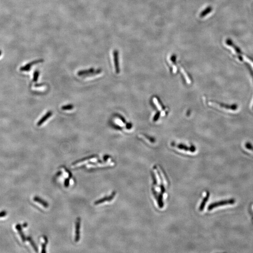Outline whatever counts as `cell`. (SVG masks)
Wrapping results in <instances>:
<instances>
[{"mask_svg":"<svg viewBox=\"0 0 253 253\" xmlns=\"http://www.w3.org/2000/svg\"><path fill=\"white\" fill-rule=\"evenodd\" d=\"M208 104L213 107L225 111H235L238 109V106L235 104L227 105L214 101H209Z\"/></svg>","mask_w":253,"mask_h":253,"instance_id":"obj_1","label":"cell"},{"mask_svg":"<svg viewBox=\"0 0 253 253\" xmlns=\"http://www.w3.org/2000/svg\"><path fill=\"white\" fill-rule=\"evenodd\" d=\"M235 200L234 199H230L229 200H224L222 201L214 202V203L209 205L208 210L210 211V210H212L213 209L218 207L225 206L226 205H232V204H235Z\"/></svg>","mask_w":253,"mask_h":253,"instance_id":"obj_2","label":"cell"},{"mask_svg":"<svg viewBox=\"0 0 253 253\" xmlns=\"http://www.w3.org/2000/svg\"><path fill=\"white\" fill-rule=\"evenodd\" d=\"M101 70L100 69H98L97 71H95L94 69H91L88 70H81L78 72V75H95L96 74H99L100 73Z\"/></svg>","mask_w":253,"mask_h":253,"instance_id":"obj_3","label":"cell"},{"mask_svg":"<svg viewBox=\"0 0 253 253\" xmlns=\"http://www.w3.org/2000/svg\"><path fill=\"white\" fill-rule=\"evenodd\" d=\"M116 192L115 191L112 193L111 195L109 196H105V197L103 198L100 199L99 200H97V201L94 202L95 205H98L99 204H102L103 202H105L107 201H110L111 200L114 198V196H115Z\"/></svg>","mask_w":253,"mask_h":253,"instance_id":"obj_4","label":"cell"},{"mask_svg":"<svg viewBox=\"0 0 253 253\" xmlns=\"http://www.w3.org/2000/svg\"><path fill=\"white\" fill-rule=\"evenodd\" d=\"M81 219L77 218L75 223V242H78L80 240V227Z\"/></svg>","mask_w":253,"mask_h":253,"instance_id":"obj_5","label":"cell"},{"mask_svg":"<svg viewBox=\"0 0 253 253\" xmlns=\"http://www.w3.org/2000/svg\"><path fill=\"white\" fill-rule=\"evenodd\" d=\"M43 61V60L41 59V60H37V61H32V62H30L29 63L26 64L25 66L21 67L20 68V70H21V71H29V70H30V68L31 67V66H33V65L35 64L38 63H39V62H42Z\"/></svg>","mask_w":253,"mask_h":253,"instance_id":"obj_6","label":"cell"},{"mask_svg":"<svg viewBox=\"0 0 253 253\" xmlns=\"http://www.w3.org/2000/svg\"><path fill=\"white\" fill-rule=\"evenodd\" d=\"M118 52L117 50L114 51L113 52V57H114V64L116 72L119 74V57H118Z\"/></svg>","mask_w":253,"mask_h":253,"instance_id":"obj_7","label":"cell"},{"mask_svg":"<svg viewBox=\"0 0 253 253\" xmlns=\"http://www.w3.org/2000/svg\"><path fill=\"white\" fill-rule=\"evenodd\" d=\"M52 114H53V113H52V112H51V111H49V112H47V113L43 117H42L41 119L38 121V123H37V125H38V126H41L42 124L44 123L45 122V121H47V119H48V118H49L50 117H51V116L52 115Z\"/></svg>","mask_w":253,"mask_h":253,"instance_id":"obj_8","label":"cell"},{"mask_svg":"<svg viewBox=\"0 0 253 253\" xmlns=\"http://www.w3.org/2000/svg\"><path fill=\"white\" fill-rule=\"evenodd\" d=\"M209 197H210V193L209 192H207L206 196L202 200V202L201 204L200 207H199V210L200 211H202L204 210V208L205 207V204H206V203L208 201Z\"/></svg>","mask_w":253,"mask_h":253,"instance_id":"obj_9","label":"cell"},{"mask_svg":"<svg viewBox=\"0 0 253 253\" xmlns=\"http://www.w3.org/2000/svg\"><path fill=\"white\" fill-rule=\"evenodd\" d=\"M33 200L34 201L36 202H38V203L41 204L42 205H43V206L45 207V208H47L48 206H49L47 202L44 201V200H42V199L40 198L39 197H38V196H35V197H34Z\"/></svg>","mask_w":253,"mask_h":253,"instance_id":"obj_10","label":"cell"},{"mask_svg":"<svg viewBox=\"0 0 253 253\" xmlns=\"http://www.w3.org/2000/svg\"><path fill=\"white\" fill-rule=\"evenodd\" d=\"M212 11V7L209 6L208 7H207L200 14V17H204L206 16L207 15L209 14V13H210Z\"/></svg>","mask_w":253,"mask_h":253,"instance_id":"obj_11","label":"cell"},{"mask_svg":"<svg viewBox=\"0 0 253 253\" xmlns=\"http://www.w3.org/2000/svg\"><path fill=\"white\" fill-rule=\"evenodd\" d=\"M16 228H17V230H18V233L19 234L20 236H21V239H22L23 242H25V240H26V238H25V235L23 234L22 230V228H21L20 225H17L16 226Z\"/></svg>","mask_w":253,"mask_h":253,"instance_id":"obj_12","label":"cell"},{"mask_svg":"<svg viewBox=\"0 0 253 253\" xmlns=\"http://www.w3.org/2000/svg\"><path fill=\"white\" fill-rule=\"evenodd\" d=\"M96 157H97V156H95V155H92V156H90V157H87L85 158H82L81 160H77V161H76L75 162L72 163V165H75L77 164H79V163L82 162H83V161H86V160H91V158H94Z\"/></svg>","mask_w":253,"mask_h":253,"instance_id":"obj_13","label":"cell"},{"mask_svg":"<svg viewBox=\"0 0 253 253\" xmlns=\"http://www.w3.org/2000/svg\"><path fill=\"white\" fill-rule=\"evenodd\" d=\"M245 148L251 154L253 155V146L250 143H247L245 144Z\"/></svg>","mask_w":253,"mask_h":253,"instance_id":"obj_14","label":"cell"},{"mask_svg":"<svg viewBox=\"0 0 253 253\" xmlns=\"http://www.w3.org/2000/svg\"><path fill=\"white\" fill-rule=\"evenodd\" d=\"M44 238L45 243L42 244V246L41 253H45V252H46V251H45V247H46V245H47V243H48L47 238L45 236H44Z\"/></svg>","mask_w":253,"mask_h":253,"instance_id":"obj_15","label":"cell"},{"mask_svg":"<svg viewBox=\"0 0 253 253\" xmlns=\"http://www.w3.org/2000/svg\"><path fill=\"white\" fill-rule=\"evenodd\" d=\"M27 240H29V242H30V243L31 244V245L33 246V248L36 251H38V249H37V248L36 246L35 245V243H34L33 241V240L31 239V238L30 237H28L27 238Z\"/></svg>","mask_w":253,"mask_h":253,"instance_id":"obj_16","label":"cell"},{"mask_svg":"<svg viewBox=\"0 0 253 253\" xmlns=\"http://www.w3.org/2000/svg\"><path fill=\"white\" fill-rule=\"evenodd\" d=\"M74 108V106L72 105H64L61 107V109L63 110H71Z\"/></svg>","mask_w":253,"mask_h":253,"instance_id":"obj_17","label":"cell"},{"mask_svg":"<svg viewBox=\"0 0 253 253\" xmlns=\"http://www.w3.org/2000/svg\"><path fill=\"white\" fill-rule=\"evenodd\" d=\"M39 75V72L38 70H36L34 72L33 75V81L34 82H36L38 79V77Z\"/></svg>","mask_w":253,"mask_h":253,"instance_id":"obj_18","label":"cell"},{"mask_svg":"<svg viewBox=\"0 0 253 253\" xmlns=\"http://www.w3.org/2000/svg\"><path fill=\"white\" fill-rule=\"evenodd\" d=\"M70 179V178L69 177V178H67V179L65 180V182H64V186H65V187H66V188H67V187H69Z\"/></svg>","mask_w":253,"mask_h":253,"instance_id":"obj_19","label":"cell"},{"mask_svg":"<svg viewBox=\"0 0 253 253\" xmlns=\"http://www.w3.org/2000/svg\"><path fill=\"white\" fill-rule=\"evenodd\" d=\"M152 179H153V184L155 185L157 184V179H156L155 176L153 173H152Z\"/></svg>","mask_w":253,"mask_h":253,"instance_id":"obj_20","label":"cell"},{"mask_svg":"<svg viewBox=\"0 0 253 253\" xmlns=\"http://www.w3.org/2000/svg\"><path fill=\"white\" fill-rule=\"evenodd\" d=\"M5 215H6V212H0V218L4 217Z\"/></svg>","mask_w":253,"mask_h":253,"instance_id":"obj_21","label":"cell"},{"mask_svg":"<svg viewBox=\"0 0 253 253\" xmlns=\"http://www.w3.org/2000/svg\"><path fill=\"white\" fill-rule=\"evenodd\" d=\"M158 116H159V113H157V115L155 116L154 118V121H157L158 119Z\"/></svg>","mask_w":253,"mask_h":253,"instance_id":"obj_22","label":"cell"},{"mask_svg":"<svg viewBox=\"0 0 253 253\" xmlns=\"http://www.w3.org/2000/svg\"><path fill=\"white\" fill-rule=\"evenodd\" d=\"M109 156H107V155H105V157H104V160H105V161H107V160H108V158H109Z\"/></svg>","mask_w":253,"mask_h":253,"instance_id":"obj_23","label":"cell"},{"mask_svg":"<svg viewBox=\"0 0 253 253\" xmlns=\"http://www.w3.org/2000/svg\"><path fill=\"white\" fill-rule=\"evenodd\" d=\"M61 172H59V173H57V175H56V176H59L60 174H61Z\"/></svg>","mask_w":253,"mask_h":253,"instance_id":"obj_24","label":"cell"},{"mask_svg":"<svg viewBox=\"0 0 253 253\" xmlns=\"http://www.w3.org/2000/svg\"><path fill=\"white\" fill-rule=\"evenodd\" d=\"M1 55V52L0 51V55Z\"/></svg>","mask_w":253,"mask_h":253,"instance_id":"obj_25","label":"cell"}]
</instances>
